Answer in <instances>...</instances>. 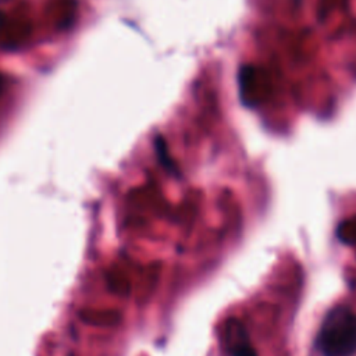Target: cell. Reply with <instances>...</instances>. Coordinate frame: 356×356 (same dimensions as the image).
I'll return each mask as SVG.
<instances>
[{
    "mask_svg": "<svg viewBox=\"0 0 356 356\" xmlns=\"http://www.w3.org/2000/svg\"><path fill=\"white\" fill-rule=\"evenodd\" d=\"M227 348L231 356H256L249 343L243 325L238 321H227Z\"/></svg>",
    "mask_w": 356,
    "mask_h": 356,
    "instance_id": "cell-2",
    "label": "cell"
},
{
    "mask_svg": "<svg viewBox=\"0 0 356 356\" xmlns=\"http://www.w3.org/2000/svg\"><path fill=\"white\" fill-rule=\"evenodd\" d=\"M317 348L323 356L356 353V313L348 306L331 309L318 330Z\"/></svg>",
    "mask_w": 356,
    "mask_h": 356,
    "instance_id": "cell-1",
    "label": "cell"
},
{
    "mask_svg": "<svg viewBox=\"0 0 356 356\" xmlns=\"http://www.w3.org/2000/svg\"><path fill=\"white\" fill-rule=\"evenodd\" d=\"M156 150H157L159 159H160V161L163 163V165H164L168 171L177 172V170L174 168L172 161H171L170 157H168V152H167V147H165V143H164L163 138H157V140H156Z\"/></svg>",
    "mask_w": 356,
    "mask_h": 356,
    "instance_id": "cell-3",
    "label": "cell"
}]
</instances>
